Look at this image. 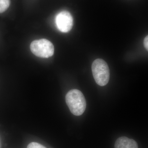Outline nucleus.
I'll return each mask as SVG.
<instances>
[{
  "label": "nucleus",
  "instance_id": "nucleus-6",
  "mask_svg": "<svg viewBox=\"0 0 148 148\" xmlns=\"http://www.w3.org/2000/svg\"><path fill=\"white\" fill-rule=\"evenodd\" d=\"M10 4V0H0V13L7 10Z\"/></svg>",
  "mask_w": 148,
  "mask_h": 148
},
{
  "label": "nucleus",
  "instance_id": "nucleus-5",
  "mask_svg": "<svg viewBox=\"0 0 148 148\" xmlns=\"http://www.w3.org/2000/svg\"><path fill=\"white\" fill-rule=\"evenodd\" d=\"M137 142L126 137H121L117 139L114 148H138Z\"/></svg>",
  "mask_w": 148,
  "mask_h": 148
},
{
  "label": "nucleus",
  "instance_id": "nucleus-4",
  "mask_svg": "<svg viewBox=\"0 0 148 148\" xmlns=\"http://www.w3.org/2000/svg\"><path fill=\"white\" fill-rule=\"evenodd\" d=\"M55 22L57 29L63 33L71 31L73 25V16L67 11H63L58 14L56 17Z\"/></svg>",
  "mask_w": 148,
  "mask_h": 148
},
{
  "label": "nucleus",
  "instance_id": "nucleus-7",
  "mask_svg": "<svg viewBox=\"0 0 148 148\" xmlns=\"http://www.w3.org/2000/svg\"><path fill=\"white\" fill-rule=\"evenodd\" d=\"M27 148H46L44 146L42 145L39 143L33 142L30 143L28 146H27Z\"/></svg>",
  "mask_w": 148,
  "mask_h": 148
},
{
  "label": "nucleus",
  "instance_id": "nucleus-8",
  "mask_svg": "<svg viewBox=\"0 0 148 148\" xmlns=\"http://www.w3.org/2000/svg\"><path fill=\"white\" fill-rule=\"evenodd\" d=\"M144 45L146 50H148V36H147L144 40Z\"/></svg>",
  "mask_w": 148,
  "mask_h": 148
},
{
  "label": "nucleus",
  "instance_id": "nucleus-2",
  "mask_svg": "<svg viewBox=\"0 0 148 148\" xmlns=\"http://www.w3.org/2000/svg\"><path fill=\"white\" fill-rule=\"evenodd\" d=\"M92 71L95 82L101 86L108 84L110 78V69L107 63L102 59L98 58L93 61Z\"/></svg>",
  "mask_w": 148,
  "mask_h": 148
},
{
  "label": "nucleus",
  "instance_id": "nucleus-1",
  "mask_svg": "<svg viewBox=\"0 0 148 148\" xmlns=\"http://www.w3.org/2000/svg\"><path fill=\"white\" fill-rule=\"evenodd\" d=\"M66 101L71 112L74 115H81L86 108V101L84 95L77 89L69 91L66 95Z\"/></svg>",
  "mask_w": 148,
  "mask_h": 148
},
{
  "label": "nucleus",
  "instance_id": "nucleus-3",
  "mask_svg": "<svg viewBox=\"0 0 148 148\" xmlns=\"http://www.w3.org/2000/svg\"><path fill=\"white\" fill-rule=\"evenodd\" d=\"M30 49L33 54L40 58H48L54 54L53 44L45 39L35 40L32 42L30 45Z\"/></svg>",
  "mask_w": 148,
  "mask_h": 148
}]
</instances>
